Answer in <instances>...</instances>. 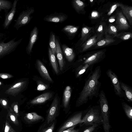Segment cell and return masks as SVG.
Returning a JSON list of instances; mask_svg holds the SVG:
<instances>
[{
    "instance_id": "cell-1",
    "label": "cell",
    "mask_w": 132,
    "mask_h": 132,
    "mask_svg": "<svg viewBox=\"0 0 132 132\" xmlns=\"http://www.w3.org/2000/svg\"><path fill=\"white\" fill-rule=\"evenodd\" d=\"M101 72L100 66L90 71L85 79L84 85L76 101V106H79L86 103L94 97L98 96L101 84L99 79Z\"/></svg>"
},
{
    "instance_id": "cell-2",
    "label": "cell",
    "mask_w": 132,
    "mask_h": 132,
    "mask_svg": "<svg viewBox=\"0 0 132 132\" xmlns=\"http://www.w3.org/2000/svg\"><path fill=\"white\" fill-rule=\"evenodd\" d=\"M99 101L101 112L103 126L105 132H109L110 126L109 118L108 101L103 90H101L99 95Z\"/></svg>"
},
{
    "instance_id": "cell-3",
    "label": "cell",
    "mask_w": 132,
    "mask_h": 132,
    "mask_svg": "<svg viewBox=\"0 0 132 132\" xmlns=\"http://www.w3.org/2000/svg\"><path fill=\"white\" fill-rule=\"evenodd\" d=\"M60 107V100L59 97L56 95L47 112L45 121L47 123H50L56 119L59 114Z\"/></svg>"
},
{
    "instance_id": "cell-4",
    "label": "cell",
    "mask_w": 132,
    "mask_h": 132,
    "mask_svg": "<svg viewBox=\"0 0 132 132\" xmlns=\"http://www.w3.org/2000/svg\"><path fill=\"white\" fill-rule=\"evenodd\" d=\"M102 121V117L100 115L98 110L91 108L81 119V123H84L87 126L93 125L97 124Z\"/></svg>"
},
{
    "instance_id": "cell-5",
    "label": "cell",
    "mask_w": 132,
    "mask_h": 132,
    "mask_svg": "<svg viewBox=\"0 0 132 132\" xmlns=\"http://www.w3.org/2000/svg\"><path fill=\"white\" fill-rule=\"evenodd\" d=\"M105 56L104 52L99 51L90 55H87L81 59L79 61V65L87 64L93 67L95 64L99 63L103 60Z\"/></svg>"
},
{
    "instance_id": "cell-6",
    "label": "cell",
    "mask_w": 132,
    "mask_h": 132,
    "mask_svg": "<svg viewBox=\"0 0 132 132\" xmlns=\"http://www.w3.org/2000/svg\"><path fill=\"white\" fill-rule=\"evenodd\" d=\"M14 38L7 43L4 41L0 42V58L14 51L20 43L22 38L16 40Z\"/></svg>"
},
{
    "instance_id": "cell-7",
    "label": "cell",
    "mask_w": 132,
    "mask_h": 132,
    "mask_svg": "<svg viewBox=\"0 0 132 132\" xmlns=\"http://www.w3.org/2000/svg\"><path fill=\"white\" fill-rule=\"evenodd\" d=\"M34 8L30 7L21 12L14 26L17 30L21 27L28 24L30 21L31 18V15L34 12Z\"/></svg>"
},
{
    "instance_id": "cell-8",
    "label": "cell",
    "mask_w": 132,
    "mask_h": 132,
    "mask_svg": "<svg viewBox=\"0 0 132 132\" xmlns=\"http://www.w3.org/2000/svg\"><path fill=\"white\" fill-rule=\"evenodd\" d=\"M82 114V112H80L70 116L60 126L56 132H61L78 124L81 123Z\"/></svg>"
},
{
    "instance_id": "cell-9",
    "label": "cell",
    "mask_w": 132,
    "mask_h": 132,
    "mask_svg": "<svg viewBox=\"0 0 132 132\" xmlns=\"http://www.w3.org/2000/svg\"><path fill=\"white\" fill-rule=\"evenodd\" d=\"M106 74L110 79L116 95L121 98L123 97L124 93L121 88L117 75L111 69L107 70Z\"/></svg>"
},
{
    "instance_id": "cell-10",
    "label": "cell",
    "mask_w": 132,
    "mask_h": 132,
    "mask_svg": "<svg viewBox=\"0 0 132 132\" xmlns=\"http://www.w3.org/2000/svg\"><path fill=\"white\" fill-rule=\"evenodd\" d=\"M116 23V28L119 30H128L130 26L122 12H117Z\"/></svg>"
},
{
    "instance_id": "cell-11",
    "label": "cell",
    "mask_w": 132,
    "mask_h": 132,
    "mask_svg": "<svg viewBox=\"0 0 132 132\" xmlns=\"http://www.w3.org/2000/svg\"><path fill=\"white\" fill-rule=\"evenodd\" d=\"M24 119L26 122L30 125L34 124L43 122L45 119L43 117L38 115L35 112L26 114L24 117Z\"/></svg>"
},
{
    "instance_id": "cell-12",
    "label": "cell",
    "mask_w": 132,
    "mask_h": 132,
    "mask_svg": "<svg viewBox=\"0 0 132 132\" xmlns=\"http://www.w3.org/2000/svg\"><path fill=\"white\" fill-rule=\"evenodd\" d=\"M71 94V87L69 86H67L64 92L62 101L64 111L65 114L68 113L69 109L70 101Z\"/></svg>"
},
{
    "instance_id": "cell-13",
    "label": "cell",
    "mask_w": 132,
    "mask_h": 132,
    "mask_svg": "<svg viewBox=\"0 0 132 132\" xmlns=\"http://www.w3.org/2000/svg\"><path fill=\"white\" fill-rule=\"evenodd\" d=\"M18 0H15L12 4L11 9L5 16L3 24L4 29H8L12 21L16 10V6Z\"/></svg>"
},
{
    "instance_id": "cell-14",
    "label": "cell",
    "mask_w": 132,
    "mask_h": 132,
    "mask_svg": "<svg viewBox=\"0 0 132 132\" xmlns=\"http://www.w3.org/2000/svg\"><path fill=\"white\" fill-rule=\"evenodd\" d=\"M26 84V81L17 83L7 89L5 93L9 95L15 96L23 89Z\"/></svg>"
},
{
    "instance_id": "cell-15",
    "label": "cell",
    "mask_w": 132,
    "mask_h": 132,
    "mask_svg": "<svg viewBox=\"0 0 132 132\" xmlns=\"http://www.w3.org/2000/svg\"><path fill=\"white\" fill-rule=\"evenodd\" d=\"M36 64L37 70L41 76L44 79L53 83V81L52 79L42 62L39 60L37 59L36 61Z\"/></svg>"
},
{
    "instance_id": "cell-16",
    "label": "cell",
    "mask_w": 132,
    "mask_h": 132,
    "mask_svg": "<svg viewBox=\"0 0 132 132\" xmlns=\"http://www.w3.org/2000/svg\"><path fill=\"white\" fill-rule=\"evenodd\" d=\"M67 18L66 14L62 13H58L47 15L44 18V20L48 22H61L66 20Z\"/></svg>"
},
{
    "instance_id": "cell-17",
    "label": "cell",
    "mask_w": 132,
    "mask_h": 132,
    "mask_svg": "<svg viewBox=\"0 0 132 132\" xmlns=\"http://www.w3.org/2000/svg\"><path fill=\"white\" fill-rule=\"evenodd\" d=\"M53 95V93L51 92L44 93L31 100L30 103L33 105L44 103L51 98Z\"/></svg>"
},
{
    "instance_id": "cell-18",
    "label": "cell",
    "mask_w": 132,
    "mask_h": 132,
    "mask_svg": "<svg viewBox=\"0 0 132 132\" xmlns=\"http://www.w3.org/2000/svg\"><path fill=\"white\" fill-rule=\"evenodd\" d=\"M38 30L37 28L35 27L30 32L29 40L26 47V51L28 54H30L35 43L37 38Z\"/></svg>"
},
{
    "instance_id": "cell-19",
    "label": "cell",
    "mask_w": 132,
    "mask_h": 132,
    "mask_svg": "<svg viewBox=\"0 0 132 132\" xmlns=\"http://www.w3.org/2000/svg\"><path fill=\"white\" fill-rule=\"evenodd\" d=\"M56 123V119L49 124L45 121L39 127L37 132H53L55 128Z\"/></svg>"
},
{
    "instance_id": "cell-20",
    "label": "cell",
    "mask_w": 132,
    "mask_h": 132,
    "mask_svg": "<svg viewBox=\"0 0 132 132\" xmlns=\"http://www.w3.org/2000/svg\"><path fill=\"white\" fill-rule=\"evenodd\" d=\"M55 43L56 54L59 63V69L62 71L63 70L64 66L62 53L59 42L56 39H55Z\"/></svg>"
},
{
    "instance_id": "cell-21",
    "label": "cell",
    "mask_w": 132,
    "mask_h": 132,
    "mask_svg": "<svg viewBox=\"0 0 132 132\" xmlns=\"http://www.w3.org/2000/svg\"><path fill=\"white\" fill-rule=\"evenodd\" d=\"M93 68L87 64L78 66L76 70V77L79 78L82 76L85 73L87 74L89 71H90L92 70Z\"/></svg>"
},
{
    "instance_id": "cell-22",
    "label": "cell",
    "mask_w": 132,
    "mask_h": 132,
    "mask_svg": "<svg viewBox=\"0 0 132 132\" xmlns=\"http://www.w3.org/2000/svg\"><path fill=\"white\" fill-rule=\"evenodd\" d=\"M120 86L121 89L124 90L127 101L130 102H132V89L129 85L122 81H120Z\"/></svg>"
},
{
    "instance_id": "cell-23",
    "label": "cell",
    "mask_w": 132,
    "mask_h": 132,
    "mask_svg": "<svg viewBox=\"0 0 132 132\" xmlns=\"http://www.w3.org/2000/svg\"><path fill=\"white\" fill-rule=\"evenodd\" d=\"M119 6L122 9L124 14L131 25L132 23V7L131 6H125L120 3Z\"/></svg>"
},
{
    "instance_id": "cell-24",
    "label": "cell",
    "mask_w": 132,
    "mask_h": 132,
    "mask_svg": "<svg viewBox=\"0 0 132 132\" xmlns=\"http://www.w3.org/2000/svg\"><path fill=\"white\" fill-rule=\"evenodd\" d=\"M48 55L49 60L52 67L56 75L59 72L57 63L55 55L53 53L50 48L48 49Z\"/></svg>"
},
{
    "instance_id": "cell-25",
    "label": "cell",
    "mask_w": 132,
    "mask_h": 132,
    "mask_svg": "<svg viewBox=\"0 0 132 132\" xmlns=\"http://www.w3.org/2000/svg\"><path fill=\"white\" fill-rule=\"evenodd\" d=\"M62 47L67 60L69 62L72 61L75 57V54L73 50L65 45H63Z\"/></svg>"
},
{
    "instance_id": "cell-26",
    "label": "cell",
    "mask_w": 132,
    "mask_h": 132,
    "mask_svg": "<svg viewBox=\"0 0 132 132\" xmlns=\"http://www.w3.org/2000/svg\"><path fill=\"white\" fill-rule=\"evenodd\" d=\"M99 37L95 35L89 39L82 45V52L85 51L97 42Z\"/></svg>"
},
{
    "instance_id": "cell-27",
    "label": "cell",
    "mask_w": 132,
    "mask_h": 132,
    "mask_svg": "<svg viewBox=\"0 0 132 132\" xmlns=\"http://www.w3.org/2000/svg\"><path fill=\"white\" fill-rule=\"evenodd\" d=\"M12 4L9 1L6 0H0V11L2 10L7 13L9 10L12 8Z\"/></svg>"
},
{
    "instance_id": "cell-28",
    "label": "cell",
    "mask_w": 132,
    "mask_h": 132,
    "mask_svg": "<svg viewBox=\"0 0 132 132\" xmlns=\"http://www.w3.org/2000/svg\"><path fill=\"white\" fill-rule=\"evenodd\" d=\"M73 7L76 12L79 13L84 10L85 4L83 2L79 0H74L72 2Z\"/></svg>"
},
{
    "instance_id": "cell-29",
    "label": "cell",
    "mask_w": 132,
    "mask_h": 132,
    "mask_svg": "<svg viewBox=\"0 0 132 132\" xmlns=\"http://www.w3.org/2000/svg\"><path fill=\"white\" fill-rule=\"evenodd\" d=\"M114 40L111 37H107L98 41L97 43V46H102L109 45L113 42Z\"/></svg>"
},
{
    "instance_id": "cell-30",
    "label": "cell",
    "mask_w": 132,
    "mask_h": 132,
    "mask_svg": "<svg viewBox=\"0 0 132 132\" xmlns=\"http://www.w3.org/2000/svg\"><path fill=\"white\" fill-rule=\"evenodd\" d=\"M8 114L11 121L16 125H19L17 116L11 108L8 110Z\"/></svg>"
},
{
    "instance_id": "cell-31",
    "label": "cell",
    "mask_w": 132,
    "mask_h": 132,
    "mask_svg": "<svg viewBox=\"0 0 132 132\" xmlns=\"http://www.w3.org/2000/svg\"><path fill=\"white\" fill-rule=\"evenodd\" d=\"M123 108L127 116L130 119L132 118V108L125 102L122 103Z\"/></svg>"
},
{
    "instance_id": "cell-32",
    "label": "cell",
    "mask_w": 132,
    "mask_h": 132,
    "mask_svg": "<svg viewBox=\"0 0 132 132\" xmlns=\"http://www.w3.org/2000/svg\"><path fill=\"white\" fill-rule=\"evenodd\" d=\"M49 45L51 50L53 53L55 55L56 54V48L55 36L53 33H51L50 35Z\"/></svg>"
},
{
    "instance_id": "cell-33",
    "label": "cell",
    "mask_w": 132,
    "mask_h": 132,
    "mask_svg": "<svg viewBox=\"0 0 132 132\" xmlns=\"http://www.w3.org/2000/svg\"><path fill=\"white\" fill-rule=\"evenodd\" d=\"M63 31L70 35H73L77 31V27L72 25H68L65 27L63 29Z\"/></svg>"
},
{
    "instance_id": "cell-34",
    "label": "cell",
    "mask_w": 132,
    "mask_h": 132,
    "mask_svg": "<svg viewBox=\"0 0 132 132\" xmlns=\"http://www.w3.org/2000/svg\"><path fill=\"white\" fill-rule=\"evenodd\" d=\"M116 37L123 40L128 39L132 37V34L131 32H125L117 34Z\"/></svg>"
},
{
    "instance_id": "cell-35",
    "label": "cell",
    "mask_w": 132,
    "mask_h": 132,
    "mask_svg": "<svg viewBox=\"0 0 132 132\" xmlns=\"http://www.w3.org/2000/svg\"><path fill=\"white\" fill-rule=\"evenodd\" d=\"M117 30L116 27L114 26L111 25L109 26L106 30V33L109 34L110 35H114L115 37L117 34Z\"/></svg>"
},
{
    "instance_id": "cell-36",
    "label": "cell",
    "mask_w": 132,
    "mask_h": 132,
    "mask_svg": "<svg viewBox=\"0 0 132 132\" xmlns=\"http://www.w3.org/2000/svg\"><path fill=\"white\" fill-rule=\"evenodd\" d=\"M91 29L90 28L87 27H84L82 28L81 35V39L82 40L85 39L89 35Z\"/></svg>"
},
{
    "instance_id": "cell-37",
    "label": "cell",
    "mask_w": 132,
    "mask_h": 132,
    "mask_svg": "<svg viewBox=\"0 0 132 132\" xmlns=\"http://www.w3.org/2000/svg\"><path fill=\"white\" fill-rule=\"evenodd\" d=\"M37 89L39 91H43L47 89L48 88V85L40 80H39L37 81Z\"/></svg>"
},
{
    "instance_id": "cell-38",
    "label": "cell",
    "mask_w": 132,
    "mask_h": 132,
    "mask_svg": "<svg viewBox=\"0 0 132 132\" xmlns=\"http://www.w3.org/2000/svg\"><path fill=\"white\" fill-rule=\"evenodd\" d=\"M4 132H16L7 121H6L5 122Z\"/></svg>"
},
{
    "instance_id": "cell-39",
    "label": "cell",
    "mask_w": 132,
    "mask_h": 132,
    "mask_svg": "<svg viewBox=\"0 0 132 132\" xmlns=\"http://www.w3.org/2000/svg\"><path fill=\"white\" fill-rule=\"evenodd\" d=\"M11 108L14 112L17 117L19 116V115L18 104L16 103H13L11 105Z\"/></svg>"
},
{
    "instance_id": "cell-40",
    "label": "cell",
    "mask_w": 132,
    "mask_h": 132,
    "mask_svg": "<svg viewBox=\"0 0 132 132\" xmlns=\"http://www.w3.org/2000/svg\"><path fill=\"white\" fill-rule=\"evenodd\" d=\"M76 125L73 126L61 132H79V130L75 129Z\"/></svg>"
},
{
    "instance_id": "cell-41",
    "label": "cell",
    "mask_w": 132,
    "mask_h": 132,
    "mask_svg": "<svg viewBox=\"0 0 132 132\" xmlns=\"http://www.w3.org/2000/svg\"><path fill=\"white\" fill-rule=\"evenodd\" d=\"M119 6V3H117L113 5L111 7L110 11L108 13L109 15H110L116 10L117 7Z\"/></svg>"
},
{
    "instance_id": "cell-42",
    "label": "cell",
    "mask_w": 132,
    "mask_h": 132,
    "mask_svg": "<svg viewBox=\"0 0 132 132\" xmlns=\"http://www.w3.org/2000/svg\"><path fill=\"white\" fill-rule=\"evenodd\" d=\"M13 76L11 75L6 73H0V78L3 79H6L12 78Z\"/></svg>"
},
{
    "instance_id": "cell-43",
    "label": "cell",
    "mask_w": 132,
    "mask_h": 132,
    "mask_svg": "<svg viewBox=\"0 0 132 132\" xmlns=\"http://www.w3.org/2000/svg\"><path fill=\"white\" fill-rule=\"evenodd\" d=\"M97 125V124L93 125L86 129L83 132H92L94 130Z\"/></svg>"
},
{
    "instance_id": "cell-44",
    "label": "cell",
    "mask_w": 132,
    "mask_h": 132,
    "mask_svg": "<svg viewBox=\"0 0 132 132\" xmlns=\"http://www.w3.org/2000/svg\"><path fill=\"white\" fill-rule=\"evenodd\" d=\"M0 102L2 106L5 108H7V102L6 100L4 99H1L0 100Z\"/></svg>"
},
{
    "instance_id": "cell-45",
    "label": "cell",
    "mask_w": 132,
    "mask_h": 132,
    "mask_svg": "<svg viewBox=\"0 0 132 132\" xmlns=\"http://www.w3.org/2000/svg\"><path fill=\"white\" fill-rule=\"evenodd\" d=\"M103 27L102 25L101 24L99 25L97 29V31L101 32L103 31Z\"/></svg>"
},
{
    "instance_id": "cell-46",
    "label": "cell",
    "mask_w": 132,
    "mask_h": 132,
    "mask_svg": "<svg viewBox=\"0 0 132 132\" xmlns=\"http://www.w3.org/2000/svg\"><path fill=\"white\" fill-rule=\"evenodd\" d=\"M115 20V19L114 18L112 17H111L109 20V21L110 22H114Z\"/></svg>"
},
{
    "instance_id": "cell-47",
    "label": "cell",
    "mask_w": 132,
    "mask_h": 132,
    "mask_svg": "<svg viewBox=\"0 0 132 132\" xmlns=\"http://www.w3.org/2000/svg\"><path fill=\"white\" fill-rule=\"evenodd\" d=\"M97 14L96 12H93L92 14V16L95 17L97 16Z\"/></svg>"
},
{
    "instance_id": "cell-48",
    "label": "cell",
    "mask_w": 132,
    "mask_h": 132,
    "mask_svg": "<svg viewBox=\"0 0 132 132\" xmlns=\"http://www.w3.org/2000/svg\"><path fill=\"white\" fill-rule=\"evenodd\" d=\"M4 36V34L0 33V39L2 38Z\"/></svg>"
},
{
    "instance_id": "cell-49",
    "label": "cell",
    "mask_w": 132,
    "mask_h": 132,
    "mask_svg": "<svg viewBox=\"0 0 132 132\" xmlns=\"http://www.w3.org/2000/svg\"><path fill=\"white\" fill-rule=\"evenodd\" d=\"M90 1L91 2H93V0H90Z\"/></svg>"
},
{
    "instance_id": "cell-50",
    "label": "cell",
    "mask_w": 132,
    "mask_h": 132,
    "mask_svg": "<svg viewBox=\"0 0 132 132\" xmlns=\"http://www.w3.org/2000/svg\"><path fill=\"white\" fill-rule=\"evenodd\" d=\"M2 84V83L0 81V85H1Z\"/></svg>"
}]
</instances>
